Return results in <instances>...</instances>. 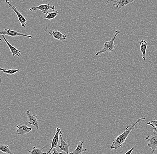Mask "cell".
Instances as JSON below:
<instances>
[{"label":"cell","instance_id":"1","mask_svg":"<svg viewBox=\"0 0 157 154\" xmlns=\"http://www.w3.org/2000/svg\"><path fill=\"white\" fill-rule=\"evenodd\" d=\"M145 117H141L137 119L135 122L130 126H128L122 133L121 135H118L113 140V143L111 145L110 148L112 150H117L121 147H122L124 143L126 141L128 135L132 132V130L134 129L135 126L137 125V123L140 122L141 121L144 120L146 119Z\"/></svg>","mask_w":157,"mask_h":154},{"label":"cell","instance_id":"2","mask_svg":"<svg viewBox=\"0 0 157 154\" xmlns=\"http://www.w3.org/2000/svg\"><path fill=\"white\" fill-rule=\"evenodd\" d=\"M115 34L114 36L113 37V39H111L109 41L105 42L104 44V47L101 50L99 51L96 54V55L99 56L103 53L108 52H113V51L114 49H115V46L114 42L117 36L119 34V31L118 30H115Z\"/></svg>","mask_w":157,"mask_h":154},{"label":"cell","instance_id":"3","mask_svg":"<svg viewBox=\"0 0 157 154\" xmlns=\"http://www.w3.org/2000/svg\"><path fill=\"white\" fill-rule=\"evenodd\" d=\"M145 139L148 142L147 146L150 149L152 153H155L157 148V129H154L151 135L147 136Z\"/></svg>","mask_w":157,"mask_h":154},{"label":"cell","instance_id":"4","mask_svg":"<svg viewBox=\"0 0 157 154\" xmlns=\"http://www.w3.org/2000/svg\"><path fill=\"white\" fill-rule=\"evenodd\" d=\"M0 34L2 35H7V36H11L12 37H19V36H21V37H26V38H29V39H32L33 36L31 35H27L24 34H21L17 31H15V30H12L10 29L9 28H5L4 30H2L0 32Z\"/></svg>","mask_w":157,"mask_h":154},{"label":"cell","instance_id":"5","mask_svg":"<svg viewBox=\"0 0 157 154\" xmlns=\"http://www.w3.org/2000/svg\"><path fill=\"white\" fill-rule=\"evenodd\" d=\"M5 1H6V3L7 4V5H8L9 7L11 8L13 10L15 13L16 14L17 16V18H18L19 22H20L21 24V26L23 28L26 27V25H27V24H26V20L25 18L17 10L16 7L13 6L9 0H5Z\"/></svg>","mask_w":157,"mask_h":154},{"label":"cell","instance_id":"6","mask_svg":"<svg viewBox=\"0 0 157 154\" xmlns=\"http://www.w3.org/2000/svg\"><path fill=\"white\" fill-rule=\"evenodd\" d=\"M25 115L28 118V123L35 127L37 130L39 129V120L37 114H33L30 113V110H27L25 112Z\"/></svg>","mask_w":157,"mask_h":154},{"label":"cell","instance_id":"7","mask_svg":"<svg viewBox=\"0 0 157 154\" xmlns=\"http://www.w3.org/2000/svg\"><path fill=\"white\" fill-rule=\"evenodd\" d=\"M39 10L42 12L44 14H48L49 13V10L52 9L55 10V6L54 5L50 6L49 3L47 4H42L39 5L37 7H32L29 9L30 11H33L35 10Z\"/></svg>","mask_w":157,"mask_h":154},{"label":"cell","instance_id":"8","mask_svg":"<svg viewBox=\"0 0 157 154\" xmlns=\"http://www.w3.org/2000/svg\"><path fill=\"white\" fill-rule=\"evenodd\" d=\"M135 0H116V1H113V0H108L106 4L108 2H113V5L114 6L115 9L117 10L120 9L123 7L127 6V5L129 4L132 3L133 2H134Z\"/></svg>","mask_w":157,"mask_h":154},{"label":"cell","instance_id":"9","mask_svg":"<svg viewBox=\"0 0 157 154\" xmlns=\"http://www.w3.org/2000/svg\"><path fill=\"white\" fill-rule=\"evenodd\" d=\"M61 132H62L61 129L59 128L58 127H56V133H55L52 140V146H51L50 149L47 152L48 154L51 153V151L53 150L54 149L56 148L58 145L59 139L60 138V134Z\"/></svg>","mask_w":157,"mask_h":154},{"label":"cell","instance_id":"10","mask_svg":"<svg viewBox=\"0 0 157 154\" xmlns=\"http://www.w3.org/2000/svg\"><path fill=\"white\" fill-rule=\"evenodd\" d=\"M46 31L50 35H52L54 39L59 40L61 42H63L66 39H67V36L65 34H62L61 32L58 30H53V31H51L47 28Z\"/></svg>","mask_w":157,"mask_h":154},{"label":"cell","instance_id":"11","mask_svg":"<svg viewBox=\"0 0 157 154\" xmlns=\"http://www.w3.org/2000/svg\"><path fill=\"white\" fill-rule=\"evenodd\" d=\"M31 127H28L26 125L19 124L16 126V133L18 135H23L29 133L32 130Z\"/></svg>","mask_w":157,"mask_h":154},{"label":"cell","instance_id":"12","mask_svg":"<svg viewBox=\"0 0 157 154\" xmlns=\"http://www.w3.org/2000/svg\"><path fill=\"white\" fill-rule=\"evenodd\" d=\"M60 145L59 147V149L61 151H63L67 154H69V149L71 145L67 143L65 140H63V133L62 132H61L60 134Z\"/></svg>","mask_w":157,"mask_h":154},{"label":"cell","instance_id":"13","mask_svg":"<svg viewBox=\"0 0 157 154\" xmlns=\"http://www.w3.org/2000/svg\"><path fill=\"white\" fill-rule=\"evenodd\" d=\"M2 36L3 38L4 39L5 42L7 45L8 47L9 48L10 51L11 52L13 56H20L21 54V51L20 50H18L15 47L13 46L12 45H11L9 43L8 41L7 40V39L5 38L4 35H2Z\"/></svg>","mask_w":157,"mask_h":154},{"label":"cell","instance_id":"14","mask_svg":"<svg viewBox=\"0 0 157 154\" xmlns=\"http://www.w3.org/2000/svg\"><path fill=\"white\" fill-rule=\"evenodd\" d=\"M148 46V43L145 40H142L140 43V49L141 52L142 54V59L143 60L146 61V51H147V47Z\"/></svg>","mask_w":157,"mask_h":154},{"label":"cell","instance_id":"15","mask_svg":"<svg viewBox=\"0 0 157 154\" xmlns=\"http://www.w3.org/2000/svg\"><path fill=\"white\" fill-rule=\"evenodd\" d=\"M83 141H79L76 149L74 150L73 152H71L70 154H82L83 152H85V151H87V149L84 148H83Z\"/></svg>","mask_w":157,"mask_h":154},{"label":"cell","instance_id":"16","mask_svg":"<svg viewBox=\"0 0 157 154\" xmlns=\"http://www.w3.org/2000/svg\"><path fill=\"white\" fill-rule=\"evenodd\" d=\"M46 148V146H44L41 148H37L35 147H33L32 151L28 150V152L30 153V154H48V152H44L43 150L44 148Z\"/></svg>","mask_w":157,"mask_h":154},{"label":"cell","instance_id":"17","mask_svg":"<svg viewBox=\"0 0 157 154\" xmlns=\"http://www.w3.org/2000/svg\"><path fill=\"white\" fill-rule=\"evenodd\" d=\"M1 71H3L4 73H6L10 75H13V74H15L17 72L19 71V69H2L1 68Z\"/></svg>","mask_w":157,"mask_h":154},{"label":"cell","instance_id":"18","mask_svg":"<svg viewBox=\"0 0 157 154\" xmlns=\"http://www.w3.org/2000/svg\"><path fill=\"white\" fill-rule=\"evenodd\" d=\"M59 14V12L58 11L54 10L53 12H49L46 17V19L52 20L56 18Z\"/></svg>","mask_w":157,"mask_h":154},{"label":"cell","instance_id":"19","mask_svg":"<svg viewBox=\"0 0 157 154\" xmlns=\"http://www.w3.org/2000/svg\"><path fill=\"white\" fill-rule=\"evenodd\" d=\"M0 150L2 152L8 154H13L7 145H0Z\"/></svg>","mask_w":157,"mask_h":154},{"label":"cell","instance_id":"20","mask_svg":"<svg viewBox=\"0 0 157 154\" xmlns=\"http://www.w3.org/2000/svg\"><path fill=\"white\" fill-rule=\"evenodd\" d=\"M147 125L151 126L153 128V129H157V120L151 121L147 123Z\"/></svg>","mask_w":157,"mask_h":154},{"label":"cell","instance_id":"21","mask_svg":"<svg viewBox=\"0 0 157 154\" xmlns=\"http://www.w3.org/2000/svg\"><path fill=\"white\" fill-rule=\"evenodd\" d=\"M53 150V152L52 153H50L48 154H63L62 153L59 152L56 149H54Z\"/></svg>","mask_w":157,"mask_h":154},{"label":"cell","instance_id":"22","mask_svg":"<svg viewBox=\"0 0 157 154\" xmlns=\"http://www.w3.org/2000/svg\"><path fill=\"white\" fill-rule=\"evenodd\" d=\"M134 149V147H133L132 148L130 149L126 153H125L124 154H132V152H133V150Z\"/></svg>","mask_w":157,"mask_h":154},{"label":"cell","instance_id":"23","mask_svg":"<svg viewBox=\"0 0 157 154\" xmlns=\"http://www.w3.org/2000/svg\"><path fill=\"white\" fill-rule=\"evenodd\" d=\"M147 1H150V0H147Z\"/></svg>","mask_w":157,"mask_h":154}]
</instances>
